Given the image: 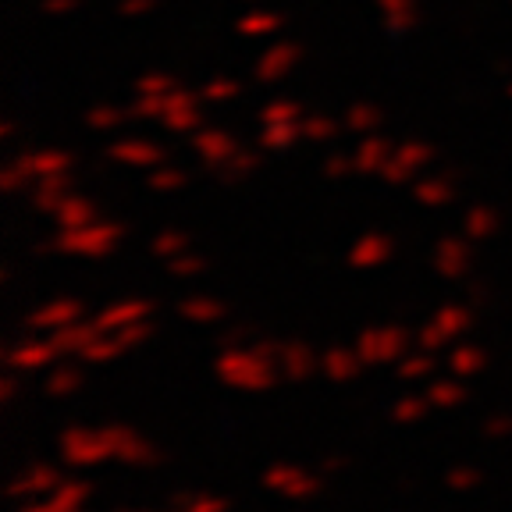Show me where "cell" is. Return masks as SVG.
<instances>
[{"mask_svg":"<svg viewBox=\"0 0 512 512\" xmlns=\"http://www.w3.org/2000/svg\"><path fill=\"white\" fill-rule=\"evenodd\" d=\"M260 480H264L267 488L285 491L288 498L313 495V491H317V484H320V477H313V473L303 470L299 463H274V466H267Z\"/></svg>","mask_w":512,"mask_h":512,"instance_id":"8992f818","label":"cell"},{"mask_svg":"<svg viewBox=\"0 0 512 512\" xmlns=\"http://www.w3.org/2000/svg\"><path fill=\"white\" fill-rule=\"evenodd\" d=\"M509 96H512V82H509Z\"/></svg>","mask_w":512,"mask_h":512,"instance_id":"681fc988","label":"cell"},{"mask_svg":"<svg viewBox=\"0 0 512 512\" xmlns=\"http://www.w3.org/2000/svg\"><path fill=\"white\" fill-rule=\"evenodd\" d=\"M281 15H246L239 22L242 36H267V32H278Z\"/></svg>","mask_w":512,"mask_h":512,"instance_id":"8d00e7d4","label":"cell"},{"mask_svg":"<svg viewBox=\"0 0 512 512\" xmlns=\"http://www.w3.org/2000/svg\"><path fill=\"white\" fill-rule=\"evenodd\" d=\"M79 388H82V370L79 367H61V370H54V374L47 377V384H43V392L57 395V399L79 392Z\"/></svg>","mask_w":512,"mask_h":512,"instance_id":"83f0119b","label":"cell"},{"mask_svg":"<svg viewBox=\"0 0 512 512\" xmlns=\"http://www.w3.org/2000/svg\"><path fill=\"white\" fill-rule=\"evenodd\" d=\"M150 310H153V306L143 303V299H128V303H118V306H107V310H100L93 317V324H96V331H100V335H111V331L125 328V324H136V320H143Z\"/></svg>","mask_w":512,"mask_h":512,"instance_id":"2e32d148","label":"cell"},{"mask_svg":"<svg viewBox=\"0 0 512 512\" xmlns=\"http://www.w3.org/2000/svg\"><path fill=\"white\" fill-rule=\"evenodd\" d=\"M320 370L331 377V381H352V377L363 370V360H360V352H349L342 349V345H331L324 356H320Z\"/></svg>","mask_w":512,"mask_h":512,"instance_id":"ac0fdd59","label":"cell"},{"mask_svg":"<svg viewBox=\"0 0 512 512\" xmlns=\"http://www.w3.org/2000/svg\"><path fill=\"white\" fill-rule=\"evenodd\" d=\"M349 171H356V160L345 157V153H342V157L335 153V157L324 160V175H328V178H345Z\"/></svg>","mask_w":512,"mask_h":512,"instance_id":"ee69618b","label":"cell"},{"mask_svg":"<svg viewBox=\"0 0 512 512\" xmlns=\"http://www.w3.org/2000/svg\"><path fill=\"white\" fill-rule=\"evenodd\" d=\"M64 463L86 466L118 456V427H68L57 441Z\"/></svg>","mask_w":512,"mask_h":512,"instance_id":"7a4b0ae2","label":"cell"},{"mask_svg":"<svg viewBox=\"0 0 512 512\" xmlns=\"http://www.w3.org/2000/svg\"><path fill=\"white\" fill-rule=\"evenodd\" d=\"M313 370H317V352H313L310 342H285L281 345V374L288 377V381H306V377H313Z\"/></svg>","mask_w":512,"mask_h":512,"instance_id":"9a60e30c","label":"cell"},{"mask_svg":"<svg viewBox=\"0 0 512 512\" xmlns=\"http://www.w3.org/2000/svg\"><path fill=\"white\" fill-rule=\"evenodd\" d=\"M484 434H488V438H505V434H512V416H491L488 424H484Z\"/></svg>","mask_w":512,"mask_h":512,"instance_id":"f6af8a7d","label":"cell"},{"mask_svg":"<svg viewBox=\"0 0 512 512\" xmlns=\"http://www.w3.org/2000/svg\"><path fill=\"white\" fill-rule=\"evenodd\" d=\"M200 125H203L200 107H189V111H171V114H164V128H171V132H196Z\"/></svg>","mask_w":512,"mask_h":512,"instance_id":"d590c367","label":"cell"},{"mask_svg":"<svg viewBox=\"0 0 512 512\" xmlns=\"http://www.w3.org/2000/svg\"><path fill=\"white\" fill-rule=\"evenodd\" d=\"M153 8V0H121L118 4V15L121 18H132V15H143V11Z\"/></svg>","mask_w":512,"mask_h":512,"instance_id":"bcb514c9","label":"cell"},{"mask_svg":"<svg viewBox=\"0 0 512 512\" xmlns=\"http://www.w3.org/2000/svg\"><path fill=\"white\" fill-rule=\"evenodd\" d=\"M217 509H224V502H192L189 512H217Z\"/></svg>","mask_w":512,"mask_h":512,"instance_id":"c3c4849f","label":"cell"},{"mask_svg":"<svg viewBox=\"0 0 512 512\" xmlns=\"http://www.w3.org/2000/svg\"><path fill=\"white\" fill-rule=\"evenodd\" d=\"M299 118H303V107H299L296 100H274V104H267L264 111H260L264 125H281V121H299Z\"/></svg>","mask_w":512,"mask_h":512,"instance_id":"d6a6232c","label":"cell"},{"mask_svg":"<svg viewBox=\"0 0 512 512\" xmlns=\"http://www.w3.org/2000/svg\"><path fill=\"white\" fill-rule=\"evenodd\" d=\"M200 96L207 100V104H221V100H232V96H239V82L210 79L207 86H200Z\"/></svg>","mask_w":512,"mask_h":512,"instance_id":"74e56055","label":"cell"},{"mask_svg":"<svg viewBox=\"0 0 512 512\" xmlns=\"http://www.w3.org/2000/svg\"><path fill=\"white\" fill-rule=\"evenodd\" d=\"M445 484H448V488H473V484H480V470H466V466H459V470H448Z\"/></svg>","mask_w":512,"mask_h":512,"instance_id":"7bdbcfd3","label":"cell"},{"mask_svg":"<svg viewBox=\"0 0 512 512\" xmlns=\"http://www.w3.org/2000/svg\"><path fill=\"white\" fill-rule=\"evenodd\" d=\"M192 150H196V157H200L210 171H217V168H224V164L235 157L239 143H235L232 136L217 132V128H200V132L192 136Z\"/></svg>","mask_w":512,"mask_h":512,"instance_id":"ba28073f","label":"cell"},{"mask_svg":"<svg viewBox=\"0 0 512 512\" xmlns=\"http://www.w3.org/2000/svg\"><path fill=\"white\" fill-rule=\"evenodd\" d=\"M392 249H395V242L388 239V235L370 232V235H363V239L349 249V267H356V271H367V267H381L384 260H392Z\"/></svg>","mask_w":512,"mask_h":512,"instance_id":"4fadbf2b","label":"cell"},{"mask_svg":"<svg viewBox=\"0 0 512 512\" xmlns=\"http://www.w3.org/2000/svg\"><path fill=\"white\" fill-rule=\"evenodd\" d=\"M89 217H93V207H89L82 196H68V200H61V207L54 210V221L61 224L64 232H72V228H86Z\"/></svg>","mask_w":512,"mask_h":512,"instance_id":"484cf974","label":"cell"},{"mask_svg":"<svg viewBox=\"0 0 512 512\" xmlns=\"http://www.w3.org/2000/svg\"><path fill=\"white\" fill-rule=\"evenodd\" d=\"M111 157L118 160V164H132V168H153V164H160V160H168V150L157 143H150V139H125V143H118L111 150Z\"/></svg>","mask_w":512,"mask_h":512,"instance_id":"e0dca14e","label":"cell"},{"mask_svg":"<svg viewBox=\"0 0 512 512\" xmlns=\"http://www.w3.org/2000/svg\"><path fill=\"white\" fill-rule=\"evenodd\" d=\"M82 313H86V306H82L79 299H57V303H47V306H40L36 313H29V317H25V328L57 331V328H64V324H75V320H82Z\"/></svg>","mask_w":512,"mask_h":512,"instance_id":"30bf717a","label":"cell"},{"mask_svg":"<svg viewBox=\"0 0 512 512\" xmlns=\"http://www.w3.org/2000/svg\"><path fill=\"white\" fill-rule=\"evenodd\" d=\"M57 484V470L54 466H43L36 463L25 477L15 480V491H43V488H54Z\"/></svg>","mask_w":512,"mask_h":512,"instance_id":"4dcf8cb0","label":"cell"},{"mask_svg":"<svg viewBox=\"0 0 512 512\" xmlns=\"http://www.w3.org/2000/svg\"><path fill=\"white\" fill-rule=\"evenodd\" d=\"M427 406H431L427 395H406V399H399L392 406V420L395 424H416V420L427 416Z\"/></svg>","mask_w":512,"mask_h":512,"instance_id":"f1b7e54d","label":"cell"},{"mask_svg":"<svg viewBox=\"0 0 512 512\" xmlns=\"http://www.w3.org/2000/svg\"><path fill=\"white\" fill-rule=\"evenodd\" d=\"M118 121H121L118 107H96V111L86 114V125L89 128H111V125H118Z\"/></svg>","mask_w":512,"mask_h":512,"instance_id":"b9f144b4","label":"cell"},{"mask_svg":"<svg viewBox=\"0 0 512 512\" xmlns=\"http://www.w3.org/2000/svg\"><path fill=\"white\" fill-rule=\"evenodd\" d=\"M434 157V150L427 143H416V139H409V143H399V150L388 157V164H384V182L392 185H402L409 182V175H413L416 168H424L427 160Z\"/></svg>","mask_w":512,"mask_h":512,"instance_id":"52a82bcc","label":"cell"},{"mask_svg":"<svg viewBox=\"0 0 512 512\" xmlns=\"http://www.w3.org/2000/svg\"><path fill=\"white\" fill-rule=\"evenodd\" d=\"M61 352H57V345L50 342H40V338H29V342H22L18 349H8V367L11 370H43L50 367V363L57 360Z\"/></svg>","mask_w":512,"mask_h":512,"instance_id":"5bb4252c","label":"cell"},{"mask_svg":"<svg viewBox=\"0 0 512 512\" xmlns=\"http://www.w3.org/2000/svg\"><path fill=\"white\" fill-rule=\"evenodd\" d=\"M409 349V331L406 328H370L360 335V352L363 367H388V363H399L402 352Z\"/></svg>","mask_w":512,"mask_h":512,"instance_id":"3957f363","label":"cell"},{"mask_svg":"<svg viewBox=\"0 0 512 512\" xmlns=\"http://www.w3.org/2000/svg\"><path fill=\"white\" fill-rule=\"evenodd\" d=\"M427 399H431L434 406H441V409H452V406H459V402L466 399V388H459L456 381H434L431 388H427Z\"/></svg>","mask_w":512,"mask_h":512,"instance_id":"1f68e13d","label":"cell"},{"mask_svg":"<svg viewBox=\"0 0 512 512\" xmlns=\"http://www.w3.org/2000/svg\"><path fill=\"white\" fill-rule=\"evenodd\" d=\"M434 367H438V360H434V356H427V349H424L420 356H409V360L395 363V374L406 377V381H416V377L434 374Z\"/></svg>","mask_w":512,"mask_h":512,"instance_id":"836d02e7","label":"cell"},{"mask_svg":"<svg viewBox=\"0 0 512 512\" xmlns=\"http://www.w3.org/2000/svg\"><path fill=\"white\" fill-rule=\"evenodd\" d=\"M75 8H79V0H43L47 15H64V11H75Z\"/></svg>","mask_w":512,"mask_h":512,"instance_id":"7dc6e473","label":"cell"},{"mask_svg":"<svg viewBox=\"0 0 512 512\" xmlns=\"http://www.w3.org/2000/svg\"><path fill=\"white\" fill-rule=\"evenodd\" d=\"M342 128L345 125H338L331 114H310V118H303V139L306 143H331Z\"/></svg>","mask_w":512,"mask_h":512,"instance_id":"4316f807","label":"cell"},{"mask_svg":"<svg viewBox=\"0 0 512 512\" xmlns=\"http://www.w3.org/2000/svg\"><path fill=\"white\" fill-rule=\"evenodd\" d=\"M121 228L118 224H96V228H72L64 232V239L57 242V253L68 256H107L118 242Z\"/></svg>","mask_w":512,"mask_h":512,"instance_id":"277c9868","label":"cell"},{"mask_svg":"<svg viewBox=\"0 0 512 512\" xmlns=\"http://www.w3.org/2000/svg\"><path fill=\"white\" fill-rule=\"evenodd\" d=\"M214 370L228 388H235V392H267V388H274V384L281 381L278 363L260 356L253 345H246V349H235L232 345V349L214 363Z\"/></svg>","mask_w":512,"mask_h":512,"instance_id":"6da1fadb","label":"cell"},{"mask_svg":"<svg viewBox=\"0 0 512 512\" xmlns=\"http://www.w3.org/2000/svg\"><path fill=\"white\" fill-rule=\"evenodd\" d=\"M150 185L153 192H171V189H182L185 185V171L182 168H164V171H157V175H150Z\"/></svg>","mask_w":512,"mask_h":512,"instance_id":"ab89813d","label":"cell"},{"mask_svg":"<svg viewBox=\"0 0 512 512\" xmlns=\"http://www.w3.org/2000/svg\"><path fill=\"white\" fill-rule=\"evenodd\" d=\"M463 228H466V239L484 242V239H491V235L498 232V214L491 207H484V203H477V207L466 210Z\"/></svg>","mask_w":512,"mask_h":512,"instance_id":"603a6c76","label":"cell"},{"mask_svg":"<svg viewBox=\"0 0 512 512\" xmlns=\"http://www.w3.org/2000/svg\"><path fill=\"white\" fill-rule=\"evenodd\" d=\"M189 242H192L189 232H171V228H168V232H160L157 239L150 242V253L153 256H178L185 246H189Z\"/></svg>","mask_w":512,"mask_h":512,"instance_id":"e575fe53","label":"cell"},{"mask_svg":"<svg viewBox=\"0 0 512 512\" xmlns=\"http://www.w3.org/2000/svg\"><path fill=\"white\" fill-rule=\"evenodd\" d=\"M168 271L175 274V278H192V274L207 271V260H203L200 253H185V256H171Z\"/></svg>","mask_w":512,"mask_h":512,"instance_id":"f35d334b","label":"cell"},{"mask_svg":"<svg viewBox=\"0 0 512 512\" xmlns=\"http://www.w3.org/2000/svg\"><path fill=\"white\" fill-rule=\"evenodd\" d=\"M136 89L139 93H171V89H178V82L171 79V75L153 72V75H143V79L136 82Z\"/></svg>","mask_w":512,"mask_h":512,"instance_id":"60d3db41","label":"cell"},{"mask_svg":"<svg viewBox=\"0 0 512 512\" xmlns=\"http://www.w3.org/2000/svg\"><path fill=\"white\" fill-rule=\"evenodd\" d=\"M299 57H303V47H299V43H278V47L267 50V57H260V64L253 68L256 82H264V86L281 82L299 64Z\"/></svg>","mask_w":512,"mask_h":512,"instance_id":"8fae6325","label":"cell"},{"mask_svg":"<svg viewBox=\"0 0 512 512\" xmlns=\"http://www.w3.org/2000/svg\"><path fill=\"white\" fill-rule=\"evenodd\" d=\"M395 153V146L388 143V139H381V136H367L360 143V150H356V171L360 175H381L384 171V164H388V157Z\"/></svg>","mask_w":512,"mask_h":512,"instance_id":"d6986e66","label":"cell"},{"mask_svg":"<svg viewBox=\"0 0 512 512\" xmlns=\"http://www.w3.org/2000/svg\"><path fill=\"white\" fill-rule=\"evenodd\" d=\"M470 310L466 306H441L438 313H434L431 324H424V331L416 335V345L420 349H441L445 342H452V338L459 335V331L470 328Z\"/></svg>","mask_w":512,"mask_h":512,"instance_id":"5b68a950","label":"cell"},{"mask_svg":"<svg viewBox=\"0 0 512 512\" xmlns=\"http://www.w3.org/2000/svg\"><path fill=\"white\" fill-rule=\"evenodd\" d=\"M470 271V246L466 239H456V235H445L434 249V274L445 281H456Z\"/></svg>","mask_w":512,"mask_h":512,"instance_id":"9c48e42d","label":"cell"},{"mask_svg":"<svg viewBox=\"0 0 512 512\" xmlns=\"http://www.w3.org/2000/svg\"><path fill=\"white\" fill-rule=\"evenodd\" d=\"M178 317L182 320H192V324H217V320L228 317V306L221 303V299H182V303L175 306Z\"/></svg>","mask_w":512,"mask_h":512,"instance_id":"44dd1931","label":"cell"},{"mask_svg":"<svg viewBox=\"0 0 512 512\" xmlns=\"http://www.w3.org/2000/svg\"><path fill=\"white\" fill-rule=\"evenodd\" d=\"M381 111L370 104H352L349 114H345V132H370V128L381 125Z\"/></svg>","mask_w":512,"mask_h":512,"instance_id":"f546056e","label":"cell"},{"mask_svg":"<svg viewBox=\"0 0 512 512\" xmlns=\"http://www.w3.org/2000/svg\"><path fill=\"white\" fill-rule=\"evenodd\" d=\"M377 8L384 11V29L388 32H409L420 22L416 0H377Z\"/></svg>","mask_w":512,"mask_h":512,"instance_id":"ffe728a7","label":"cell"},{"mask_svg":"<svg viewBox=\"0 0 512 512\" xmlns=\"http://www.w3.org/2000/svg\"><path fill=\"white\" fill-rule=\"evenodd\" d=\"M484 363H488V356H484L480 345H456V349L448 352V370H452V374H463V377L480 374Z\"/></svg>","mask_w":512,"mask_h":512,"instance_id":"d4e9b609","label":"cell"},{"mask_svg":"<svg viewBox=\"0 0 512 512\" xmlns=\"http://www.w3.org/2000/svg\"><path fill=\"white\" fill-rule=\"evenodd\" d=\"M303 139V118L299 121H281V125H267L260 132V143L267 150H288V146H296Z\"/></svg>","mask_w":512,"mask_h":512,"instance_id":"cb8c5ba5","label":"cell"},{"mask_svg":"<svg viewBox=\"0 0 512 512\" xmlns=\"http://www.w3.org/2000/svg\"><path fill=\"white\" fill-rule=\"evenodd\" d=\"M75 157L72 153H57V150H36V153H22V157L15 160V168L25 175V182L29 178H47V175H64V171L72 168Z\"/></svg>","mask_w":512,"mask_h":512,"instance_id":"7c38bea8","label":"cell"},{"mask_svg":"<svg viewBox=\"0 0 512 512\" xmlns=\"http://www.w3.org/2000/svg\"><path fill=\"white\" fill-rule=\"evenodd\" d=\"M413 200L431 203V207H445L448 200H456V189H452V175L441 171L438 178H424V182L413 185Z\"/></svg>","mask_w":512,"mask_h":512,"instance_id":"7402d4cb","label":"cell"}]
</instances>
